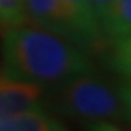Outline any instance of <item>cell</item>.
<instances>
[{
	"mask_svg": "<svg viewBox=\"0 0 131 131\" xmlns=\"http://www.w3.org/2000/svg\"><path fill=\"white\" fill-rule=\"evenodd\" d=\"M25 15L26 22L57 34L84 50L77 28L63 0H25Z\"/></svg>",
	"mask_w": 131,
	"mask_h": 131,
	"instance_id": "cell-3",
	"label": "cell"
},
{
	"mask_svg": "<svg viewBox=\"0 0 131 131\" xmlns=\"http://www.w3.org/2000/svg\"><path fill=\"white\" fill-rule=\"evenodd\" d=\"M109 64L125 80H131V34L109 42Z\"/></svg>",
	"mask_w": 131,
	"mask_h": 131,
	"instance_id": "cell-8",
	"label": "cell"
},
{
	"mask_svg": "<svg viewBox=\"0 0 131 131\" xmlns=\"http://www.w3.org/2000/svg\"><path fill=\"white\" fill-rule=\"evenodd\" d=\"M57 111L83 122H114L130 119L119 86L95 73L80 74L52 89Z\"/></svg>",
	"mask_w": 131,
	"mask_h": 131,
	"instance_id": "cell-2",
	"label": "cell"
},
{
	"mask_svg": "<svg viewBox=\"0 0 131 131\" xmlns=\"http://www.w3.org/2000/svg\"><path fill=\"white\" fill-rule=\"evenodd\" d=\"M93 70L92 54L54 32L25 22L6 28L2 76L54 89Z\"/></svg>",
	"mask_w": 131,
	"mask_h": 131,
	"instance_id": "cell-1",
	"label": "cell"
},
{
	"mask_svg": "<svg viewBox=\"0 0 131 131\" xmlns=\"http://www.w3.org/2000/svg\"><path fill=\"white\" fill-rule=\"evenodd\" d=\"M89 131H122L117 125H114L112 122H96L90 127Z\"/></svg>",
	"mask_w": 131,
	"mask_h": 131,
	"instance_id": "cell-12",
	"label": "cell"
},
{
	"mask_svg": "<svg viewBox=\"0 0 131 131\" xmlns=\"http://www.w3.org/2000/svg\"><path fill=\"white\" fill-rule=\"evenodd\" d=\"M45 89L34 83L0 76V118L42 111Z\"/></svg>",
	"mask_w": 131,
	"mask_h": 131,
	"instance_id": "cell-4",
	"label": "cell"
},
{
	"mask_svg": "<svg viewBox=\"0 0 131 131\" xmlns=\"http://www.w3.org/2000/svg\"><path fill=\"white\" fill-rule=\"evenodd\" d=\"M119 92L128 111V118L131 119V80H124V83L119 84Z\"/></svg>",
	"mask_w": 131,
	"mask_h": 131,
	"instance_id": "cell-11",
	"label": "cell"
},
{
	"mask_svg": "<svg viewBox=\"0 0 131 131\" xmlns=\"http://www.w3.org/2000/svg\"><path fill=\"white\" fill-rule=\"evenodd\" d=\"M0 131H69L45 111H29L0 118Z\"/></svg>",
	"mask_w": 131,
	"mask_h": 131,
	"instance_id": "cell-6",
	"label": "cell"
},
{
	"mask_svg": "<svg viewBox=\"0 0 131 131\" xmlns=\"http://www.w3.org/2000/svg\"><path fill=\"white\" fill-rule=\"evenodd\" d=\"M105 39L117 41L131 34V0H112L105 20L102 22Z\"/></svg>",
	"mask_w": 131,
	"mask_h": 131,
	"instance_id": "cell-7",
	"label": "cell"
},
{
	"mask_svg": "<svg viewBox=\"0 0 131 131\" xmlns=\"http://www.w3.org/2000/svg\"><path fill=\"white\" fill-rule=\"evenodd\" d=\"M69 10L77 32H79L83 48L88 52H95L103 48L105 35L99 19L95 13L93 5L90 0H63Z\"/></svg>",
	"mask_w": 131,
	"mask_h": 131,
	"instance_id": "cell-5",
	"label": "cell"
},
{
	"mask_svg": "<svg viewBox=\"0 0 131 131\" xmlns=\"http://www.w3.org/2000/svg\"><path fill=\"white\" fill-rule=\"evenodd\" d=\"M92 5H93V9H95V13L99 19V24L102 26V22L105 20L108 12H109V7L112 5V0H90Z\"/></svg>",
	"mask_w": 131,
	"mask_h": 131,
	"instance_id": "cell-10",
	"label": "cell"
},
{
	"mask_svg": "<svg viewBox=\"0 0 131 131\" xmlns=\"http://www.w3.org/2000/svg\"><path fill=\"white\" fill-rule=\"evenodd\" d=\"M26 22L25 0H0V25L5 28Z\"/></svg>",
	"mask_w": 131,
	"mask_h": 131,
	"instance_id": "cell-9",
	"label": "cell"
}]
</instances>
